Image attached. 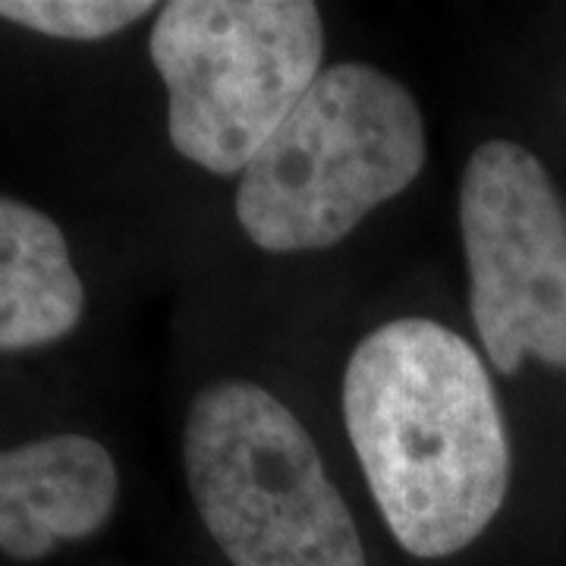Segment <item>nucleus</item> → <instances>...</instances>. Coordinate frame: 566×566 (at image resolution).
Masks as SVG:
<instances>
[{
  "mask_svg": "<svg viewBox=\"0 0 566 566\" xmlns=\"http://www.w3.org/2000/svg\"><path fill=\"white\" fill-rule=\"evenodd\" d=\"M344 422L387 528L412 557H450L501 513L504 409L475 346L447 324L375 327L346 365Z\"/></svg>",
  "mask_w": 566,
  "mask_h": 566,
  "instance_id": "obj_1",
  "label": "nucleus"
},
{
  "mask_svg": "<svg viewBox=\"0 0 566 566\" xmlns=\"http://www.w3.org/2000/svg\"><path fill=\"white\" fill-rule=\"evenodd\" d=\"M424 161V114L403 82L334 63L240 174L237 221L264 252H318L403 196Z\"/></svg>",
  "mask_w": 566,
  "mask_h": 566,
  "instance_id": "obj_2",
  "label": "nucleus"
},
{
  "mask_svg": "<svg viewBox=\"0 0 566 566\" xmlns=\"http://www.w3.org/2000/svg\"><path fill=\"white\" fill-rule=\"evenodd\" d=\"M182 465L208 535L233 566H368L312 434L262 385L223 378L192 397Z\"/></svg>",
  "mask_w": 566,
  "mask_h": 566,
  "instance_id": "obj_3",
  "label": "nucleus"
},
{
  "mask_svg": "<svg viewBox=\"0 0 566 566\" xmlns=\"http://www.w3.org/2000/svg\"><path fill=\"white\" fill-rule=\"evenodd\" d=\"M148 51L167 88L174 148L233 177L322 76L324 20L312 0H174Z\"/></svg>",
  "mask_w": 566,
  "mask_h": 566,
  "instance_id": "obj_4",
  "label": "nucleus"
},
{
  "mask_svg": "<svg viewBox=\"0 0 566 566\" xmlns=\"http://www.w3.org/2000/svg\"><path fill=\"white\" fill-rule=\"evenodd\" d=\"M469 305L504 375L528 356L566 368V205L526 145L482 142L460 180Z\"/></svg>",
  "mask_w": 566,
  "mask_h": 566,
  "instance_id": "obj_5",
  "label": "nucleus"
},
{
  "mask_svg": "<svg viewBox=\"0 0 566 566\" xmlns=\"http://www.w3.org/2000/svg\"><path fill=\"white\" fill-rule=\"evenodd\" d=\"M117 491L111 453L82 434L0 453V551L35 560L57 542L92 535L114 513Z\"/></svg>",
  "mask_w": 566,
  "mask_h": 566,
  "instance_id": "obj_6",
  "label": "nucleus"
},
{
  "mask_svg": "<svg viewBox=\"0 0 566 566\" xmlns=\"http://www.w3.org/2000/svg\"><path fill=\"white\" fill-rule=\"evenodd\" d=\"M85 290L61 227L0 196V349H32L66 337Z\"/></svg>",
  "mask_w": 566,
  "mask_h": 566,
  "instance_id": "obj_7",
  "label": "nucleus"
},
{
  "mask_svg": "<svg viewBox=\"0 0 566 566\" xmlns=\"http://www.w3.org/2000/svg\"><path fill=\"white\" fill-rule=\"evenodd\" d=\"M148 0H0V17L35 29L41 35L70 41H98L148 17Z\"/></svg>",
  "mask_w": 566,
  "mask_h": 566,
  "instance_id": "obj_8",
  "label": "nucleus"
}]
</instances>
